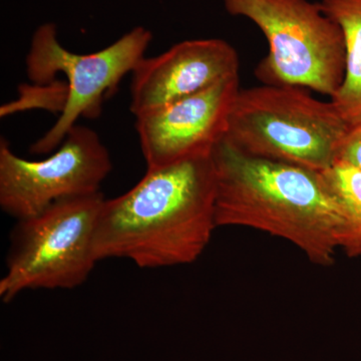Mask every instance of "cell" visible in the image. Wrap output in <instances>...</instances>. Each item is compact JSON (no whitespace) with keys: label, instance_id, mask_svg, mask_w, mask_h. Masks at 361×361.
Segmentation results:
<instances>
[{"label":"cell","instance_id":"obj_1","mask_svg":"<svg viewBox=\"0 0 361 361\" xmlns=\"http://www.w3.org/2000/svg\"><path fill=\"white\" fill-rule=\"evenodd\" d=\"M217 227L212 155L148 168L127 193L104 200L94 255L141 268L191 264Z\"/></svg>","mask_w":361,"mask_h":361},{"label":"cell","instance_id":"obj_11","mask_svg":"<svg viewBox=\"0 0 361 361\" xmlns=\"http://www.w3.org/2000/svg\"><path fill=\"white\" fill-rule=\"evenodd\" d=\"M320 176L343 218L339 249L349 258L361 257V170L336 161Z\"/></svg>","mask_w":361,"mask_h":361},{"label":"cell","instance_id":"obj_7","mask_svg":"<svg viewBox=\"0 0 361 361\" xmlns=\"http://www.w3.org/2000/svg\"><path fill=\"white\" fill-rule=\"evenodd\" d=\"M113 168L94 130L75 125L58 151L42 161L20 158L0 139V207L18 220L37 215L54 202L99 193Z\"/></svg>","mask_w":361,"mask_h":361},{"label":"cell","instance_id":"obj_9","mask_svg":"<svg viewBox=\"0 0 361 361\" xmlns=\"http://www.w3.org/2000/svg\"><path fill=\"white\" fill-rule=\"evenodd\" d=\"M239 56L221 39H190L159 56L142 58L132 71L130 110L137 118L239 77Z\"/></svg>","mask_w":361,"mask_h":361},{"label":"cell","instance_id":"obj_5","mask_svg":"<svg viewBox=\"0 0 361 361\" xmlns=\"http://www.w3.org/2000/svg\"><path fill=\"white\" fill-rule=\"evenodd\" d=\"M104 200L101 192L63 199L18 220L0 280L2 301L11 302L28 289H73L84 283L99 262L94 235Z\"/></svg>","mask_w":361,"mask_h":361},{"label":"cell","instance_id":"obj_4","mask_svg":"<svg viewBox=\"0 0 361 361\" xmlns=\"http://www.w3.org/2000/svg\"><path fill=\"white\" fill-rule=\"evenodd\" d=\"M226 11L257 25L268 42L256 77L331 99L343 82L345 45L339 25L308 0H222Z\"/></svg>","mask_w":361,"mask_h":361},{"label":"cell","instance_id":"obj_2","mask_svg":"<svg viewBox=\"0 0 361 361\" xmlns=\"http://www.w3.org/2000/svg\"><path fill=\"white\" fill-rule=\"evenodd\" d=\"M216 223L268 233L310 262L331 266L343 218L320 173L247 155L221 140L212 152Z\"/></svg>","mask_w":361,"mask_h":361},{"label":"cell","instance_id":"obj_3","mask_svg":"<svg viewBox=\"0 0 361 361\" xmlns=\"http://www.w3.org/2000/svg\"><path fill=\"white\" fill-rule=\"evenodd\" d=\"M349 128L331 101L295 85H264L239 90L225 139L247 155L322 173Z\"/></svg>","mask_w":361,"mask_h":361},{"label":"cell","instance_id":"obj_8","mask_svg":"<svg viewBox=\"0 0 361 361\" xmlns=\"http://www.w3.org/2000/svg\"><path fill=\"white\" fill-rule=\"evenodd\" d=\"M240 89L239 77L228 78L200 92L137 116L147 167L212 155L224 139L233 104Z\"/></svg>","mask_w":361,"mask_h":361},{"label":"cell","instance_id":"obj_10","mask_svg":"<svg viewBox=\"0 0 361 361\" xmlns=\"http://www.w3.org/2000/svg\"><path fill=\"white\" fill-rule=\"evenodd\" d=\"M320 6L341 27L345 45L343 82L330 101L353 127L361 123V0H322Z\"/></svg>","mask_w":361,"mask_h":361},{"label":"cell","instance_id":"obj_12","mask_svg":"<svg viewBox=\"0 0 361 361\" xmlns=\"http://www.w3.org/2000/svg\"><path fill=\"white\" fill-rule=\"evenodd\" d=\"M20 99L14 103L4 104L0 109L1 118L18 111L30 108H44L47 110L61 111L65 110L68 102V84L54 82L47 85H21Z\"/></svg>","mask_w":361,"mask_h":361},{"label":"cell","instance_id":"obj_13","mask_svg":"<svg viewBox=\"0 0 361 361\" xmlns=\"http://www.w3.org/2000/svg\"><path fill=\"white\" fill-rule=\"evenodd\" d=\"M336 161H344L361 170V123L349 128L339 148Z\"/></svg>","mask_w":361,"mask_h":361},{"label":"cell","instance_id":"obj_6","mask_svg":"<svg viewBox=\"0 0 361 361\" xmlns=\"http://www.w3.org/2000/svg\"><path fill=\"white\" fill-rule=\"evenodd\" d=\"M152 39L148 28L137 26L102 51L78 54L59 42L54 23L39 26L26 56V75L35 85H47L56 80L58 73H63L68 80V96L65 110L32 145V154L42 155L58 148L78 118H99L104 97L145 58Z\"/></svg>","mask_w":361,"mask_h":361}]
</instances>
